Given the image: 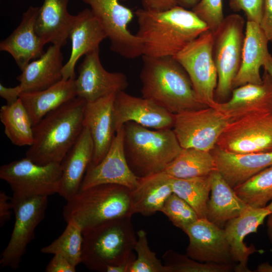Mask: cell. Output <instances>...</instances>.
<instances>
[{
  "label": "cell",
  "instance_id": "27",
  "mask_svg": "<svg viewBox=\"0 0 272 272\" xmlns=\"http://www.w3.org/2000/svg\"><path fill=\"white\" fill-rule=\"evenodd\" d=\"M69 0H44L40 7L35 30L45 44L64 46L75 18L67 11Z\"/></svg>",
  "mask_w": 272,
  "mask_h": 272
},
{
  "label": "cell",
  "instance_id": "23",
  "mask_svg": "<svg viewBox=\"0 0 272 272\" xmlns=\"http://www.w3.org/2000/svg\"><path fill=\"white\" fill-rule=\"evenodd\" d=\"M271 213L265 207H248L240 215L228 221L224 229L229 244L233 261L238 262L236 267L238 272L250 271L247 267L248 257L257 250L254 246L247 247L243 241L251 233H256L258 227Z\"/></svg>",
  "mask_w": 272,
  "mask_h": 272
},
{
  "label": "cell",
  "instance_id": "30",
  "mask_svg": "<svg viewBox=\"0 0 272 272\" xmlns=\"http://www.w3.org/2000/svg\"><path fill=\"white\" fill-rule=\"evenodd\" d=\"M76 78L59 82L43 90L22 92L20 99L35 125L45 115L76 97Z\"/></svg>",
  "mask_w": 272,
  "mask_h": 272
},
{
  "label": "cell",
  "instance_id": "24",
  "mask_svg": "<svg viewBox=\"0 0 272 272\" xmlns=\"http://www.w3.org/2000/svg\"><path fill=\"white\" fill-rule=\"evenodd\" d=\"M94 143L88 128L84 127L62 162V175L58 194L67 201L80 190L86 171L92 162Z\"/></svg>",
  "mask_w": 272,
  "mask_h": 272
},
{
  "label": "cell",
  "instance_id": "40",
  "mask_svg": "<svg viewBox=\"0 0 272 272\" xmlns=\"http://www.w3.org/2000/svg\"><path fill=\"white\" fill-rule=\"evenodd\" d=\"M264 0H229L230 8L234 12L242 11L245 14L247 21L259 24Z\"/></svg>",
  "mask_w": 272,
  "mask_h": 272
},
{
  "label": "cell",
  "instance_id": "13",
  "mask_svg": "<svg viewBox=\"0 0 272 272\" xmlns=\"http://www.w3.org/2000/svg\"><path fill=\"white\" fill-rule=\"evenodd\" d=\"M216 146L238 153L272 152V111L251 114L231 122Z\"/></svg>",
  "mask_w": 272,
  "mask_h": 272
},
{
  "label": "cell",
  "instance_id": "22",
  "mask_svg": "<svg viewBox=\"0 0 272 272\" xmlns=\"http://www.w3.org/2000/svg\"><path fill=\"white\" fill-rule=\"evenodd\" d=\"M72 42L70 56L62 70L63 80L76 78L75 67L83 55L99 48L106 34L91 9H85L75 15L69 33Z\"/></svg>",
  "mask_w": 272,
  "mask_h": 272
},
{
  "label": "cell",
  "instance_id": "33",
  "mask_svg": "<svg viewBox=\"0 0 272 272\" xmlns=\"http://www.w3.org/2000/svg\"><path fill=\"white\" fill-rule=\"evenodd\" d=\"M171 177L173 192L186 201L199 218H206L211 192L210 175L185 179Z\"/></svg>",
  "mask_w": 272,
  "mask_h": 272
},
{
  "label": "cell",
  "instance_id": "8",
  "mask_svg": "<svg viewBox=\"0 0 272 272\" xmlns=\"http://www.w3.org/2000/svg\"><path fill=\"white\" fill-rule=\"evenodd\" d=\"M212 42L213 33L209 29L173 57L187 73L198 101L214 107L218 76L212 56Z\"/></svg>",
  "mask_w": 272,
  "mask_h": 272
},
{
  "label": "cell",
  "instance_id": "10",
  "mask_svg": "<svg viewBox=\"0 0 272 272\" xmlns=\"http://www.w3.org/2000/svg\"><path fill=\"white\" fill-rule=\"evenodd\" d=\"M61 175L60 163L39 165L26 157L0 167V178L13 194L26 197L58 193Z\"/></svg>",
  "mask_w": 272,
  "mask_h": 272
},
{
  "label": "cell",
  "instance_id": "26",
  "mask_svg": "<svg viewBox=\"0 0 272 272\" xmlns=\"http://www.w3.org/2000/svg\"><path fill=\"white\" fill-rule=\"evenodd\" d=\"M63 60L61 47L49 46L40 57L30 62L17 77L23 92L43 90L61 81Z\"/></svg>",
  "mask_w": 272,
  "mask_h": 272
},
{
  "label": "cell",
  "instance_id": "47",
  "mask_svg": "<svg viewBox=\"0 0 272 272\" xmlns=\"http://www.w3.org/2000/svg\"><path fill=\"white\" fill-rule=\"evenodd\" d=\"M200 0H177L178 5L184 8L192 9Z\"/></svg>",
  "mask_w": 272,
  "mask_h": 272
},
{
  "label": "cell",
  "instance_id": "4",
  "mask_svg": "<svg viewBox=\"0 0 272 272\" xmlns=\"http://www.w3.org/2000/svg\"><path fill=\"white\" fill-rule=\"evenodd\" d=\"M131 216L110 220L83 232L82 263L91 270L133 261L137 236Z\"/></svg>",
  "mask_w": 272,
  "mask_h": 272
},
{
  "label": "cell",
  "instance_id": "19",
  "mask_svg": "<svg viewBox=\"0 0 272 272\" xmlns=\"http://www.w3.org/2000/svg\"><path fill=\"white\" fill-rule=\"evenodd\" d=\"M115 95L112 94L86 103L83 126L88 128L94 143L91 165H96L104 158L115 135L113 104Z\"/></svg>",
  "mask_w": 272,
  "mask_h": 272
},
{
  "label": "cell",
  "instance_id": "12",
  "mask_svg": "<svg viewBox=\"0 0 272 272\" xmlns=\"http://www.w3.org/2000/svg\"><path fill=\"white\" fill-rule=\"evenodd\" d=\"M231 122L216 108L206 107L174 114L172 129L182 148L211 151Z\"/></svg>",
  "mask_w": 272,
  "mask_h": 272
},
{
  "label": "cell",
  "instance_id": "43",
  "mask_svg": "<svg viewBox=\"0 0 272 272\" xmlns=\"http://www.w3.org/2000/svg\"><path fill=\"white\" fill-rule=\"evenodd\" d=\"M143 9L146 10L163 11L178 6L177 0H142Z\"/></svg>",
  "mask_w": 272,
  "mask_h": 272
},
{
  "label": "cell",
  "instance_id": "17",
  "mask_svg": "<svg viewBox=\"0 0 272 272\" xmlns=\"http://www.w3.org/2000/svg\"><path fill=\"white\" fill-rule=\"evenodd\" d=\"M113 118L116 131L129 121L150 129H163L172 128L174 114L149 99L120 91L115 95Z\"/></svg>",
  "mask_w": 272,
  "mask_h": 272
},
{
  "label": "cell",
  "instance_id": "29",
  "mask_svg": "<svg viewBox=\"0 0 272 272\" xmlns=\"http://www.w3.org/2000/svg\"><path fill=\"white\" fill-rule=\"evenodd\" d=\"M211 192L206 218L224 228L230 220L240 215L249 206L236 194L217 170L210 175Z\"/></svg>",
  "mask_w": 272,
  "mask_h": 272
},
{
  "label": "cell",
  "instance_id": "34",
  "mask_svg": "<svg viewBox=\"0 0 272 272\" xmlns=\"http://www.w3.org/2000/svg\"><path fill=\"white\" fill-rule=\"evenodd\" d=\"M63 233L49 245L40 251L45 254H60L74 266L82 263L83 243L82 229L74 219H70Z\"/></svg>",
  "mask_w": 272,
  "mask_h": 272
},
{
  "label": "cell",
  "instance_id": "16",
  "mask_svg": "<svg viewBox=\"0 0 272 272\" xmlns=\"http://www.w3.org/2000/svg\"><path fill=\"white\" fill-rule=\"evenodd\" d=\"M184 232L189 238L186 255L200 262L230 264L233 261L224 228L199 218Z\"/></svg>",
  "mask_w": 272,
  "mask_h": 272
},
{
  "label": "cell",
  "instance_id": "1",
  "mask_svg": "<svg viewBox=\"0 0 272 272\" xmlns=\"http://www.w3.org/2000/svg\"><path fill=\"white\" fill-rule=\"evenodd\" d=\"M135 14L143 55L150 57L174 56L209 29L192 10L179 6L163 11L142 8Z\"/></svg>",
  "mask_w": 272,
  "mask_h": 272
},
{
  "label": "cell",
  "instance_id": "6",
  "mask_svg": "<svg viewBox=\"0 0 272 272\" xmlns=\"http://www.w3.org/2000/svg\"><path fill=\"white\" fill-rule=\"evenodd\" d=\"M133 214L131 190L111 183L80 190L66 201L62 210L65 221L74 219L83 232L106 221Z\"/></svg>",
  "mask_w": 272,
  "mask_h": 272
},
{
  "label": "cell",
  "instance_id": "11",
  "mask_svg": "<svg viewBox=\"0 0 272 272\" xmlns=\"http://www.w3.org/2000/svg\"><path fill=\"white\" fill-rule=\"evenodd\" d=\"M82 1L90 6L110 41L112 51L127 59L143 55L142 40L128 29L133 17L130 9L120 4V0Z\"/></svg>",
  "mask_w": 272,
  "mask_h": 272
},
{
  "label": "cell",
  "instance_id": "7",
  "mask_svg": "<svg viewBox=\"0 0 272 272\" xmlns=\"http://www.w3.org/2000/svg\"><path fill=\"white\" fill-rule=\"evenodd\" d=\"M244 26L243 18L233 14L225 17L212 32V56L218 76L215 99L218 102L231 95L233 83L241 64Z\"/></svg>",
  "mask_w": 272,
  "mask_h": 272
},
{
  "label": "cell",
  "instance_id": "32",
  "mask_svg": "<svg viewBox=\"0 0 272 272\" xmlns=\"http://www.w3.org/2000/svg\"><path fill=\"white\" fill-rule=\"evenodd\" d=\"M0 120L4 132L11 143L17 146H30L33 143V123L20 98L0 109Z\"/></svg>",
  "mask_w": 272,
  "mask_h": 272
},
{
  "label": "cell",
  "instance_id": "3",
  "mask_svg": "<svg viewBox=\"0 0 272 272\" xmlns=\"http://www.w3.org/2000/svg\"><path fill=\"white\" fill-rule=\"evenodd\" d=\"M86 103L77 96L33 125L34 141L26 157L39 165L61 163L84 127Z\"/></svg>",
  "mask_w": 272,
  "mask_h": 272
},
{
  "label": "cell",
  "instance_id": "44",
  "mask_svg": "<svg viewBox=\"0 0 272 272\" xmlns=\"http://www.w3.org/2000/svg\"><path fill=\"white\" fill-rule=\"evenodd\" d=\"M12 198L10 197L4 191L0 192V226H4L6 222L11 218L13 210Z\"/></svg>",
  "mask_w": 272,
  "mask_h": 272
},
{
  "label": "cell",
  "instance_id": "18",
  "mask_svg": "<svg viewBox=\"0 0 272 272\" xmlns=\"http://www.w3.org/2000/svg\"><path fill=\"white\" fill-rule=\"evenodd\" d=\"M260 84H247L232 90L230 99L214 107L231 122L251 114L272 111V79L264 70Z\"/></svg>",
  "mask_w": 272,
  "mask_h": 272
},
{
  "label": "cell",
  "instance_id": "35",
  "mask_svg": "<svg viewBox=\"0 0 272 272\" xmlns=\"http://www.w3.org/2000/svg\"><path fill=\"white\" fill-rule=\"evenodd\" d=\"M238 196L252 208H263L272 201V165L234 189Z\"/></svg>",
  "mask_w": 272,
  "mask_h": 272
},
{
  "label": "cell",
  "instance_id": "21",
  "mask_svg": "<svg viewBox=\"0 0 272 272\" xmlns=\"http://www.w3.org/2000/svg\"><path fill=\"white\" fill-rule=\"evenodd\" d=\"M40 7L30 6L22 16L19 26L0 43V50L10 54L22 71L32 59L40 57L46 44L35 30Z\"/></svg>",
  "mask_w": 272,
  "mask_h": 272
},
{
  "label": "cell",
  "instance_id": "25",
  "mask_svg": "<svg viewBox=\"0 0 272 272\" xmlns=\"http://www.w3.org/2000/svg\"><path fill=\"white\" fill-rule=\"evenodd\" d=\"M268 42L259 24L247 21L241 64L233 81V89L247 84L262 82L259 70L270 55Z\"/></svg>",
  "mask_w": 272,
  "mask_h": 272
},
{
  "label": "cell",
  "instance_id": "2",
  "mask_svg": "<svg viewBox=\"0 0 272 272\" xmlns=\"http://www.w3.org/2000/svg\"><path fill=\"white\" fill-rule=\"evenodd\" d=\"M142 59V97L173 114L208 107L198 101L187 73L173 56L143 55Z\"/></svg>",
  "mask_w": 272,
  "mask_h": 272
},
{
  "label": "cell",
  "instance_id": "39",
  "mask_svg": "<svg viewBox=\"0 0 272 272\" xmlns=\"http://www.w3.org/2000/svg\"><path fill=\"white\" fill-rule=\"evenodd\" d=\"M191 10L212 32L217 30L225 18L222 0H200Z\"/></svg>",
  "mask_w": 272,
  "mask_h": 272
},
{
  "label": "cell",
  "instance_id": "31",
  "mask_svg": "<svg viewBox=\"0 0 272 272\" xmlns=\"http://www.w3.org/2000/svg\"><path fill=\"white\" fill-rule=\"evenodd\" d=\"M216 170L211 151L183 148L180 154L162 171L176 178L209 176Z\"/></svg>",
  "mask_w": 272,
  "mask_h": 272
},
{
  "label": "cell",
  "instance_id": "41",
  "mask_svg": "<svg viewBox=\"0 0 272 272\" xmlns=\"http://www.w3.org/2000/svg\"><path fill=\"white\" fill-rule=\"evenodd\" d=\"M46 272H75L76 266L63 255L55 254L45 269Z\"/></svg>",
  "mask_w": 272,
  "mask_h": 272
},
{
  "label": "cell",
  "instance_id": "42",
  "mask_svg": "<svg viewBox=\"0 0 272 272\" xmlns=\"http://www.w3.org/2000/svg\"><path fill=\"white\" fill-rule=\"evenodd\" d=\"M259 26L268 41H272V0H264Z\"/></svg>",
  "mask_w": 272,
  "mask_h": 272
},
{
  "label": "cell",
  "instance_id": "46",
  "mask_svg": "<svg viewBox=\"0 0 272 272\" xmlns=\"http://www.w3.org/2000/svg\"><path fill=\"white\" fill-rule=\"evenodd\" d=\"M133 262L129 261L115 266H109L107 268L106 272H129Z\"/></svg>",
  "mask_w": 272,
  "mask_h": 272
},
{
  "label": "cell",
  "instance_id": "45",
  "mask_svg": "<svg viewBox=\"0 0 272 272\" xmlns=\"http://www.w3.org/2000/svg\"><path fill=\"white\" fill-rule=\"evenodd\" d=\"M22 92L20 85L14 87H7L0 84V96L7 101V104H11L16 102Z\"/></svg>",
  "mask_w": 272,
  "mask_h": 272
},
{
  "label": "cell",
  "instance_id": "14",
  "mask_svg": "<svg viewBox=\"0 0 272 272\" xmlns=\"http://www.w3.org/2000/svg\"><path fill=\"white\" fill-rule=\"evenodd\" d=\"M100 49L85 55L76 78L77 96L87 102L95 101L112 94L124 91L128 86L127 79L121 72H109L101 64Z\"/></svg>",
  "mask_w": 272,
  "mask_h": 272
},
{
  "label": "cell",
  "instance_id": "9",
  "mask_svg": "<svg viewBox=\"0 0 272 272\" xmlns=\"http://www.w3.org/2000/svg\"><path fill=\"white\" fill-rule=\"evenodd\" d=\"M15 222L10 241L1 254L2 267L17 269L29 243L34 238L37 226L44 219L48 196L26 197L13 194Z\"/></svg>",
  "mask_w": 272,
  "mask_h": 272
},
{
  "label": "cell",
  "instance_id": "28",
  "mask_svg": "<svg viewBox=\"0 0 272 272\" xmlns=\"http://www.w3.org/2000/svg\"><path fill=\"white\" fill-rule=\"evenodd\" d=\"M173 192L171 177L163 171L139 177L137 186L131 190L133 213L148 216L161 212Z\"/></svg>",
  "mask_w": 272,
  "mask_h": 272
},
{
  "label": "cell",
  "instance_id": "15",
  "mask_svg": "<svg viewBox=\"0 0 272 272\" xmlns=\"http://www.w3.org/2000/svg\"><path fill=\"white\" fill-rule=\"evenodd\" d=\"M139 178L127 163L122 126L116 131L109 149L101 161L89 166L80 190L103 183L121 185L132 190L137 186Z\"/></svg>",
  "mask_w": 272,
  "mask_h": 272
},
{
  "label": "cell",
  "instance_id": "20",
  "mask_svg": "<svg viewBox=\"0 0 272 272\" xmlns=\"http://www.w3.org/2000/svg\"><path fill=\"white\" fill-rule=\"evenodd\" d=\"M216 170L233 189L272 165V152L238 153L223 150L217 146L211 151Z\"/></svg>",
  "mask_w": 272,
  "mask_h": 272
},
{
  "label": "cell",
  "instance_id": "49",
  "mask_svg": "<svg viewBox=\"0 0 272 272\" xmlns=\"http://www.w3.org/2000/svg\"><path fill=\"white\" fill-rule=\"evenodd\" d=\"M263 66L272 79V56L270 54Z\"/></svg>",
  "mask_w": 272,
  "mask_h": 272
},
{
  "label": "cell",
  "instance_id": "48",
  "mask_svg": "<svg viewBox=\"0 0 272 272\" xmlns=\"http://www.w3.org/2000/svg\"><path fill=\"white\" fill-rule=\"evenodd\" d=\"M258 272H272V265L268 262H264L259 264L256 269Z\"/></svg>",
  "mask_w": 272,
  "mask_h": 272
},
{
  "label": "cell",
  "instance_id": "50",
  "mask_svg": "<svg viewBox=\"0 0 272 272\" xmlns=\"http://www.w3.org/2000/svg\"><path fill=\"white\" fill-rule=\"evenodd\" d=\"M266 225L267 234L270 241L272 243V213L268 216Z\"/></svg>",
  "mask_w": 272,
  "mask_h": 272
},
{
  "label": "cell",
  "instance_id": "37",
  "mask_svg": "<svg viewBox=\"0 0 272 272\" xmlns=\"http://www.w3.org/2000/svg\"><path fill=\"white\" fill-rule=\"evenodd\" d=\"M137 236L134 250L137 256L129 272H170L168 267L163 264L156 253L150 249L146 232L140 230L137 232Z\"/></svg>",
  "mask_w": 272,
  "mask_h": 272
},
{
  "label": "cell",
  "instance_id": "38",
  "mask_svg": "<svg viewBox=\"0 0 272 272\" xmlns=\"http://www.w3.org/2000/svg\"><path fill=\"white\" fill-rule=\"evenodd\" d=\"M172 223L184 232L199 219L194 210L183 199L173 192L161 210Z\"/></svg>",
  "mask_w": 272,
  "mask_h": 272
},
{
  "label": "cell",
  "instance_id": "36",
  "mask_svg": "<svg viewBox=\"0 0 272 272\" xmlns=\"http://www.w3.org/2000/svg\"><path fill=\"white\" fill-rule=\"evenodd\" d=\"M162 258L170 272H228L232 269L230 264L202 263L173 250L166 251Z\"/></svg>",
  "mask_w": 272,
  "mask_h": 272
},
{
  "label": "cell",
  "instance_id": "5",
  "mask_svg": "<svg viewBox=\"0 0 272 272\" xmlns=\"http://www.w3.org/2000/svg\"><path fill=\"white\" fill-rule=\"evenodd\" d=\"M123 129L127 163L139 177L163 171L183 149L172 128L153 130L129 121Z\"/></svg>",
  "mask_w": 272,
  "mask_h": 272
},
{
  "label": "cell",
  "instance_id": "51",
  "mask_svg": "<svg viewBox=\"0 0 272 272\" xmlns=\"http://www.w3.org/2000/svg\"><path fill=\"white\" fill-rule=\"evenodd\" d=\"M265 207L270 211L271 213H272V201H271L270 203Z\"/></svg>",
  "mask_w": 272,
  "mask_h": 272
}]
</instances>
